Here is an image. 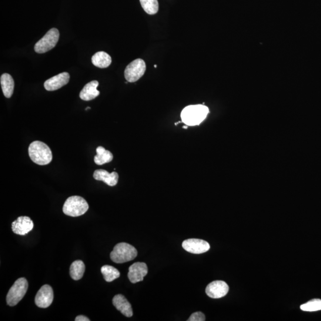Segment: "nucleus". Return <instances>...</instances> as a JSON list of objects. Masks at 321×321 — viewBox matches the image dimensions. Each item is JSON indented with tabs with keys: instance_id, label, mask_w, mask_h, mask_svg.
<instances>
[{
	"instance_id": "obj_25",
	"label": "nucleus",
	"mask_w": 321,
	"mask_h": 321,
	"mask_svg": "<svg viewBox=\"0 0 321 321\" xmlns=\"http://www.w3.org/2000/svg\"><path fill=\"white\" fill-rule=\"evenodd\" d=\"M76 321H90L88 317L83 315H79L76 317Z\"/></svg>"
},
{
	"instance_id": "obj_11",
	"label": "nucleus",
	"mask_w": 321,
	"mask_h": 321,
	"mask_svg": "<svg viewBox=\"0 0 321 321\" xmlns=\"http://www.w3.org/2000/svg\"><path fill=\"white\" fill-rule=\"evenodd\" d=\"M148 274V267L143 262H136L129 267L128 278L130 282L135 284L142 282Z\"/></svg>"
},
{
	"instance_id": "obj_20",
	"label": "nucleus",
	"mask_w": 321,
	"mask_h": 321,
	"mask_svg": "<svg viewBox=\"0 0 321 321\" xmlns=\"http://www.w3.org/2000/svg\"><path fill=\"white\" fill-rule=\"evenodd\" d=\"M85 265L81 260H77L72 263L70 268V274L74 280L81 279L85 273Z\"/></svg>"
},
{
	"instance_id": "obj_10",
	"label": "nucleus",
	"mask_w": 321,
	"mask_h": 321,
	"mask_svg": "<svg viewBox=\"0 0 321 321\" xmlns=\"http://www.w3.org/2000/svg\"><path fill=\"white\" fill-rule=\"evenodd\" d=\"M229 287L228 284L223 281H214L207 286L206 293L210 298L220 299L228 293Z\"/></svg>"
},
{
	"instance_id": "obj_6",
	"label": "nucleus",
	"mask_w": 321,
	"mask_h": 321,
	"mask_svg": "<svg viewBox=\"0 0 321 321\" xmlns=\"http://www.w3.org/2000/svg\"><path fill=\"white\" fill-rule=\"evenodd\" d=\"M60 33L56 28L50 29L43 37L36 43L35 51L38 54H43L55 48L59 41Z\"/></svg>"
},
{
	"instance_id": "obj_21",
	"label": "nucleus",
	"mask_w": 321,
	"mask_h": 321,
	"mask_svg": "<svg viewBox=\"0 0 321 321\" xmlns=\"http://www.w3.org/2000/svg\"><path fill=\"white\" fill-rule=\"evenodd\" d=\"M101 271L103 279L106 282H112L113 281L119 278L120 276L119 270L112 266L103 265Z\"/></svg>"
},
{
	"instance_id": "obj_23",
	"label": "nucleus",
	"mask_w": 321,
	"mask_h": 321,
	"mask_svg": "<svg viewBox=\"0 0 321 321\" xmlns=\"http://www.w3.org/2000/svg\"><path fill=\"white\" fill-rule=\"evenodd\" d=\"M301 310L306 312H315L321 310V300L312 299L300 306Z\"/></svg>"
},
{
	"instance_id": "obj_15",
	"label": "nucleus",
	"mask_w": 321,
	"mask_h": 321,
	"mask_svg": "<svg viewBox=\"0 0 321 321\" xmlns=\"http://www.w3.org/2000/svg\"><path fill=\"white\" fill-rule=\"evenodd\" d=\"M93 176L96 180L102 181L110 186H115L118 183L119 175L116 172L110 173L105 170H96Z\"/></svg>"
},
{
	"instance_id": "obj_7",
	"label": "nucleus",
	"mask_w": 321,
	"mask_h": 321,
	"mask_svg": "<svg viewBox=\"0 0 321 321\" xmlns=\"http://www.w3.org/2000/svg\"><path fill=\"white\" fill-rule=\"evenodd\" d=\"M145 71V62L140 59H136L126 67L125 71V78L129 82H135L142 78Z\"/></svg>"
},
{
	"instance_id": "obj_26",
	"label": "nucleus",
	"mask_w": 321,
	"mask_h": 321,
	"mask_svg": "<svg viewBox=\"0 0 321 321\" xmlns=\"http://www.w3.org/2000/svg\"><path fill=\"white\" fill-rule=\"evenodd\" d=\"M187 126H183V129H187Z\"/></svg>"
},
{
	"instance_id": "obj_19",
	"label": "nucleus",
	"mask_w": 321,
	"mask_h": 321,
	"mask_svg": "<svg viewBox=\"0 0 321 321\" xmlns=\"http://www.w3.org/2000/svg\"><path fill=\"white\" fill-rule=\"evenodd\" d=\"M97 154L94 157V162L96 165L101 166L105 164L112 162L113 159L112 153L108 150H106L102 146H98L96 148Z\"/></svg>"
},
{
	"instance_id": "obj_24",
	"label": "nucleus",
	"mask_w": 321,
	"mask_h": 321,
	"mask_svg": "<svg viewBox=\"0 0 321 321\" xmlns=\"http://www.w3.org/2000/svg\"><path fill=\"white\" fill-rule=\"evenodd\" d=\"M205 316L201 312H197L192 314L187 321H205Z\"/></svg>"
},
{
	"instance_id": "obj_27",
	"label": "nucleus",
	"mask_w": 321,
	"mask_h": 321,
	"mask_svg": "<svg viewBox=\"0 0 321 321\" xmlns=\"http://www.w3.org/2000/svg\"><path fill=\"white\" fill-rule=\"evenodd\" d=\"M91 109V108H90V107H87V108L85 109L86 110H88Z\"/></svg>"
},
{
	"instance_id": "obj_18",
	"label": "nucleus",
	"mask_w": 321,
	"mask_h": 321,
	"mask_svg": "<svg viewBox=\"0 0 321 321\" xmlns=\"http://www.w3.org/2000/svg\"><path fill=\"white\" fill-rule=\"evenodd\" d=\"M112 62L111 57L103 51H99L95 54L92 58V63L97 68L105 69L108 68Z\"/></svg>"
},
{
	"instance_id": "obj_8",
	"label": "nucleus",
	"mask_w": 321,
	"mask_h": 321,
	"mask_svg": "<svg viewBox=\"0 0 321 321\" xmlns=\"http://www.w3.org/2000/svg\"><path fill=\"white\" fill-rule=\"evenodd\" d=\"M54 300V292L51 286L45 284L39 289L35 296L36 305L40 308H47Z\"/></svg>"
},
{
	"instance_id": "obj_17",
	"label": "nucleus",
	"mask_w": 321,
	"mask_h": 321,
	"mask_svg": "<svg viewBox=\"0 0 321 321\" xmlns=\"http://www.w3.org/2000/svg\"><path fill=\"white\" fill-rule=\"evenodd\" d=\"M3 92L6 98H10L14 91L15 82L11 75L8 73H4L0 79Z\"/></svg>"
},
{
	"instance_id": "obj_2",
	"label": "nucleus",
	"mask_w": 321,
	"mask_h": 321,
	"mask_svg": "<svg viewBox=\"0 0 321 321\" xmlns=\"http://www.w3.org/2000/svg\"><path fill=\"white\" fill-rule=\"evenodd\" d=\"M28 152L32 162L39 166L47 165L52 159V152L49 146L38 140L31 143Z\"/></svg>"
},
{
	"instance_id": "obj_9",
	"label": "nucleus",
	"mask_w": 321,
	"mask_h": 321,
	"mask_svg": "<svg viewBox=\"0 0 321 321\" xmlns=\"http://www.w3.org/2000/svg\"><path fill=\"white\" fill-rule=\"evenodd\" d=\"M182 246L187 252L193 254L203 253L208 251L210 249L208 242L198 239L186 240L183 242Z\"/></svg>"
},
{
	"instance_id": "obj_14",
	"label": "nucleus",
	"mask_w": 321,
	"mask_h": 321,
	"mask_svg": "<svg viewBox=\"0 0 321 321\" xmlns=\"http://www.w3.org/2000/svg\"><path fill=\"white\" fill-rule=\"evenodd\" d=\"M113 305L120 311L123 315L126 317L133 316V310L131 304L122 294H117L113 299Z\"/></svg>"
},
{
	"instance_id": "obj_1",
	"label": "nucleus",
	"mask_w": 321,
	"mask_h": 321,
	"mask_svg": "<svg viewBox=\"0 0 321 321\" xmlns=\"http://www.w3.org/2000/svg\"><path fill=\"white\" fill-rule=\"evenodd\" d=\"M209 113L208 107L203 105H189L181 113L182 122L187 126H196L201 123Z\"/></svg>"
},
{
	"instance_id": "obj_5",
	"label": "nucleus",
	"mask_w": 321,
	"mask_h": 321,
	"mask_svg": "<svg viewBox=\"0 0 321 321\" xmlns=\"http://www.w3.org/2000/svg\"><path fill=\"white\" fill-rule=\"evenodd\" d=\"M28 289V281L25 278L17 280L9 290L6 297V302L10 306L18 305L25 296Z\"/></svg>"
},
{
	"instance_id": "obj_3",
	"label": "nucleus",
	"mask_w": 321,
	"mask_h": 321,
	"mask_svg": "<svg viewBox=\"0 0 321 321\" xmlns=\"http://www.w3.org/2000/svg\"><path fill=\"white\" fill-rule=\"evenodd\" d=\"M138 251L135 247L127 243H120L116 245L110 253V258L114 262L123 263L136 258Z\"/></svg>"
},
{
	"instance_id": "obj_28",
	"label": "nucleus",
	"mask_w": 321,
	"mask_h": 321,
	"mask_svg": "<svg viewBox=\"0 0 321 321\" xmlns=\"http://www.w3.org/2000/svg\"><path fill=\"white\" fill-rule=\"evenodd\" d=\"M156 67H157L156 65L154 66V68H156Z\"/></svg>"
},
{
	"instance_id": "obj_4",
	"label": "nucleus",
	"mask_w": 321,
	"mask_h": 321,
	"mask_svg": "<svg viewBox=\"0 0 321 321\" xmlns=\"http://www.w3.org/2000/svg\"><path fill=\"white\" fill-rule=\"evenodd\" d=\"M88 209V203L85 199L79 196H73L66 200L63 211L66 216L77 217L83 215Z\"/></svg>"
},
{
	"instance_id": "obj_22",
	"label": "nucleus",
	"mask_w": 321,
	"mask_h": 321,
	"mask_svg": "<svg viewBox=\"0 0 321 321\" xmlns=\"http://www.w3.org/2000/svg\"><path fill=\"white\" fill-rule=\"evenodd\" d=\"M140 5L145 12L149 15H155L158 11V0H140Z\"/></svg>"
},
{
	"instance_id": "obj_12",
	"label": "nucleus",
	"mask_w": 321,
	"mask_h": 321,
	"mask_svg": "<svg viewBox=\"0 0 321 321\" xmlns=\"http://www.w3.org/2000/svg\"><path fill=\"white\" fill-rule=\"evenodd\" d=\"M13 232L16 235L24 236L31 232L34 227L32 220L28 217H19L12 223Z\"/></svg>"
},
{
	"instance_id": "obj_16",
	"label": "nucleus",
	"mask_w": 321,
	"mask_h": 321,
	"mask_svg": "<svg viewBox=\"0 0 321 321\" xmlns=\"http://www.w3.org/2000/svg\"><path fill=\"white\" fill-rule=\"evenodd\" d=\"M99 85V82L96 80L90 82L83 87L81 92H80V98L83 101H91L99 95V91L97 88Z\"/></svg>"
},
{
	"instance_id": "obj_13",
	"label": "nucleus",
	"mask_w": 321,
	"mask_h": 321,
	"mask_svg": "<svg viewBox=\"0 0 321 321\" xmlns=\"http://www.w3.org/2000/svg\"><path fill=\"white\" fill-rule=\"evenodd\" d=\"M70 80V75L68 73L63 72L60 74L52 77L44 83V88L46 91H56L63 86L68 84Z\"/></svg>"
}]
</instances>
